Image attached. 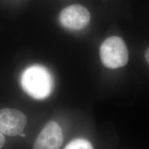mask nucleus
Here are the masks:
<instances>
[{
    "label": "nucleus",
    "mask_w": 149,
    "mask_h": 149,
    "mask_svg": "<svg viewBox=\"0 0 149 149\" xmlns=\"http://www.w3.org/2000/svg\"><path fill=\"white\" fill-rule=\"evenodd\" d=\"M53 84L51 72L44 66L33 65L26 68L22 74V88L36 100L47 98L53 92Z\"/></svg>",
    "instance_id": "f257e3e1"
},
{
    "label": "nucleus",
    "mask_w": 149,
    "mask_h": 149,
    "mask_svg": "<svg viewBox=\"0 0 149 149\" xmlns=\"http://www.w3.org/2000/svg\"><path fill=\"white\" fill-rule=\"evenodd\" d=\"M100 58L107 68L115 69L124 66L128 61V51L121 37H110L100 46Z\"/></svg>",
    "instance_id": "f03ea898"
},
{
    "label": "nucleus",
    "mask_w": 149,
    "mask_h": 149,
    "mask_svg": "<svg viewBox=\"0 0 149 149\" xmlns=\"http://www.w3.org/2000/svg\"><path fill=\"white\" fill-rule=\"evenodd\" d=\"M27 118L22 112L13 109L0 110V132L9 136L20 135L26 125Z\"/></svg>",
    "instance_id": "7ed1b4c3"
},
{
    "label": "nucleus",
    "mask_w": 149,
    "mask_h": 149,
    "mask_svg": "<svg viewBox=\"0 0 149 149\" xmlns=\"http://www.w3.org/2000/svg\"><path fill=\"white\" fill-rule=\"evenodd\" d=\"M91 20L88 9L79 4L69 6L59 15V21L66 29L81 30L87 26Z\"/></svg>",
    "instance_id": "20e7f679"
},
{
    "label": "nucleus",
    "mask_w": 149,
    "mask_h": 149,
    "mask_svg": "<svg viewBox=\"0 0 149 149\" xmlns=\"http://www.w3.org/2000/svg\"><path fill=\"white\" fill-rule=\"evenodd\" d=\"M63 133L57 122L46 124L35 140L33 149H59L63 142Z\"/></svg>",
    "instance_id": "39448f33"
},
{
    "label": "nucleus",
    "mask_w": 149,
    "mask_h": 149,
    "mask_svg": "<svg viewBox=\"0 0 149 149\" xmlns=\"http://www.w3.org/2000/svg\"><path fill=\"white\" fill-rule=\"evenodd\" d=\"M64 149H93V147L86 139L78 138L68 143Z\"/></svg>",
    "instance_id": "423d86ee"
},
{
    "label": "nucleus",
    "mask_w": 149,
    "mask_h": 149,
    "mask_svg": "<svg viewBox=\"0 0 149 149\" xmlns=\"http://www.w3.org/2000/svg\"><path fill=\"white\" fill-rule=\"evenodd\" d=\"M5 137L3 136V133L0 132V149H1L3 148V146H4L5 144Z\"/></svg>",
    "instance_id": "0eeeda50"
},
{
    "label": "nucleus",
    "mask_w": 149,
    "mask_h": 149,
    "mask_svg": "<svg viewBox=\"0 0 149 149\" xmlns=\"http://www.w3.org/2000/svg\"><path fill=\"white\" fill-rule=\"evenodd\" d=\"M148 52H149V51H148V49L146 51V61H147V62H148Z\"/></svg>",
    "instance_id": "6e6552de"
},
{
    "label": "nucleus",
    "mask_w": 149,
    "mask_h": 149,
    "mask_svg": "<svg viewBox=\"0 0 149 149\" xmlns=\"http://www.w3.org/2000/svg\"><path fill=\"white\" fill-rule=\"evenodd\" d=\"M20 135H21L22 137H25V136H26L25 134H24V133H21V134H20Z\"/></svg>",
    "instance_id": "1a4fd4ad"
}]
</instances>
